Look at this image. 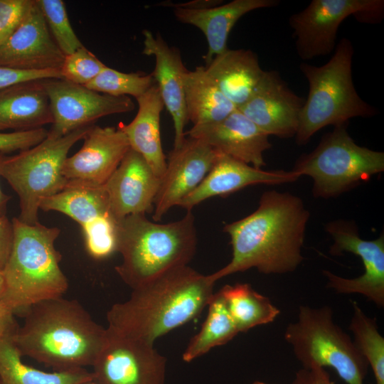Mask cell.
Returning a JSON list of instances; mask_svg holds the SVG:
<instances>
[{
  "mask_svg": "<svg viewBox=\"0 0 384 384\" xmlns=\"http://www.w3.org/2000/svg\"><path fill=\"white\" fill-rule=\"evenodd\" d=\"M309 218L299 197L275 190L264 192L254 212L224 226L232 258L209 274L210 279L215 283L251 268L265 274L294 272L304 260L302 247Z\"/></svg>",
  "mask_w": 384,
  "mask_h": 384,
  "instance_id": "6da1fadb",
  "label": "cell"
},
{
  "mask_svg": "<svg viewBox=\"0 0 384 384\" xmlns=\"http://www.w3.org/2000/svg\"><path fill=\"white\" fill-rule=\"evenodd\" d=\"M214 284L209 275L188 265L173 269L113 304L107 312V327L154 343L197 317L209 304Z\"/></svg>",
  "mask_w": 384,
  "mask_h": 384,
  "instance_id": "7a4b0ae2",
  "label": "cell"
},
{
  "mask_svg": "<svg viewBox=\"0 0 384 384\" xmlns=\"http://www.w3.org/2000/svg\"><path fill=\"white\" fill-rule=\"evenodd\" d=\"M23 313L22 326L11 336L22 356L57 371L92 366L103 344L106 328L77 300L48 299Z\"/></svg>",
  "mask_w": 384,
  "mask_h": 384,
  "instance_id": "3957f363",
  "label": "cell"
},
{
  "mask_svg": "<svg viewBox=\"0 0 384 384\" xmlns=\"http://www.w3.org/2000/svg\"><path fill=\"white\" fill-rule=\"evenodd\" d=\"M196 245L191 210L181 219L164 224L149 220L146 214L129 215L116 225V252L122 260L115 270L134 289L168 271L188 265Z\"/></svg>",
  "mask_w": 384,
  "mask_h": 384,
  "instance_id": "277c9868",
  "label": "cell"
},
{
  "mask_svg": "<svg viewBox=\"0 0 384 384\" xmlns=\"http://www.w3.org/2000/svg\"><path fill=\"white\" fill-rule=\"evenodd\" d=\"M11 222L13 243L2 270L4 288L0 300L16 314L39 302L63 297L68 282L55 247L60 230L39 222L28 225L18 218Z\"/></svg>",
  "mask_w": 384,
  "mask_h": 384,
  "instance_id": "5b68a950",
  "label": "cell"
},
{
  "mask_svg": "<svg viewBox=\"0 0 384 384\" xmlns=\"http://www.w3.org/2000/svg\"><path fill=\"white\" fill-rule=\"evenodd\" d=\"M353 53L351 41L343 38L325 64H300V70L309 83V93L294 136L298 145L306 144L324 127L346 124L351 118L370 117L377 114L376 108L364 101L354 86Z\"/></svg>",
  "mask_w": 384,
  "mask_h": 384,
  "instance_id": "8992f818",
  "label": "cell"
},
{
  "mask_svg": "<svg viewBox=\"0 0 384 384\" xmlns=\"http://www.w3.org/2000/svg\"><path fill=\"white\" fill-rule=\"evenodd\" d=\"M313 180L316 198H335L384 171V153L358 145L347 124L334 127L310 153L302 155L292 170Z\"/></svg>",
  "mask_w": 384,
  "mask_h": 384,
  "instance_id": "52a82bcc",
  "label": "cell"
},
{
  "mask_svg": "<svg viewBox=\"0 0 384 384\" xmlns=\"http://www.w3.org/2000/svg\"><path fill=\"white\" fill-rule=\"evenodd\" d=\"M303 368L330 367L347 384H363L368 364L351 338L334 321L329 306L302 305L284 331Z\"/></svg>",
  "mask_w": 384,
  "mask_h": 384,
  "instance_id": "ba28073f",
  "label": "cell"
},
{
  "mask_svg": "<svg viewBox=\"0 0 384 384\" xmlns=\"http://www.w3.org/2000/svg\"><path fill=\"white\" fill-rule=\"evenodd\" d=\"M93 125V124H92ZM92 125L75 129L63 137L48 135L37 145L6 156L1 176L19 198L18 219L28 225L38 223L41 202L60 192L68 183L62 171L73 146L83 139Z\"/></svg>",
  "mask_w": 384,
  "mask_h": 384,
  "instance_id": "9c48e42d",
  "label": "cell"
},
{
  "mask_svg": "<svg viewBox=\"0 0 384 384\" xmlns=\"http://www.w3.org/2000/svg\"><path fill=\"white\" fill-rule=\"evenodd\" d=\"M383 11V0H312L289 18L297 55L306 60L331 54L344 19L354 16L359 21L375 23Z\"/></svg>",
  "mask_w": 384,
  "mask_h": 384,
  "instance_id": "30bf717a",
  "label": "cell"
},
{
  "mask_svg": "<svg viewBox=\"0 0 384 384\" xmlns=\"http://www.w3.org/2000/svg\"><path fill=\"white\" fill-rule=\"evenodd\" d=\"M96 384H164L166 358L150 343L106 328L92 365Z\"/></svg>",
  "mask_w": 384,
  "mask_h": 384,
  "instance_id": "8fae6325",
  "label": "cell"
},
{
  "mask_svg": "<svg viewBox=\"0 0 384 384\" xmlns=\"http://www.w3.org/2000/svg\"><path fill=\"white\" fill-rule=\"evenodd\" d=\"M333 239L329 252L341 255L351 252L358 256L364 267L363 273L356 278H344L324 270L327 287L339 294H359L378 307L384 306V235L363 240L353 221L334 220L326 225Z\"/></svg>",
  "mask_w": 384,
  "mask_h": 384,
  "instance_id": "7c38bea8",
  "label": "cell"
},
{
  "mask_svg": "<svg viewBox=\"0 0 384 384\" xmlns=\"http://www.w3.org/2000/svg\"><path fill=\"white\" fill-rule=\"evenodd\" d=\"M43 81L53 116L48 135L53 137L92 125L101 117L129 112L135 108L127 96L108 95L63 78Z\"/></svg>",
  "mask_w": 384,
  "mask_h": 384,
  "instance_id": "4fadbf2b",
  "label": "cell"
},
{
  "mask_svg": "<svg viewBox=\"0 0 384 384\" xmlns=\"http://www.w3.org/2000/svg\"><path fill=\"white\" fill-rule=\"evenodd\" d=\"M40 209L62 213L78 223L88 252L102 253L114 244L117 221L110 212L104 185L68 181L60 192L44 198Z\"/></svg>",
  "mask_w": 384,
  "mask_h": 384,
  "instance_id": "5bb4252c",
  "label": "cell"
},
{
  "mask_svg": "<svg viewBox=\"0 0 384 384\" xmlns=\"http://www.w3.org/2000/svg\"><path fill=\"white\" fill-rule=\"evenodd\" d=\"M218 154L204 142L191 137L185 138L178 148H173L154 200V220H160L201 183Z\"/></svg>",
  "mask_w": 384,
  "mask_h": 384,
  "instance_id": "9a60e30c",
  "label": "cell"
},
{
  "mask_svg": "<svg viewBox=\"0 0 384 384\" xmlns=\"http://www.w3.org/2000/svg\"><path fill=\"white\" fill-rule=\"evenodd\" d=\"M304 103L277 71L265 70L251 97L238 110L269 136L290 138L297 132Z\"/></svg>",
  "mask_w": 384,
  "mask_h": 384,
  "instance_id": "2e32d148",
  "label": "cell"
},
{
  "mask_svg": "<svg viewBox=\"0 0 384 384\" xmlns=\"http://www.w3.org/2000/svg\"><path fill=\"white\" fill-rule=\"evenodd\" d=\"M64 58L33 0L21 23L0 46V66L23 70H60Z\"/></svg>",
  "mask_w": 384,
  "mask_h": 384,
  "instance_id": "e0dca14e",
  "label": "cell"
},
{
  "mask_svg": "<svg viewBox=\"0 0 384 384\" xmlns=\"http://www.w3.org/2000/svg\"><path fill=\"white\" fill-rule=\"evenodd\" d=\"M83 139L81 149L66 158L63 175L68 181L103 186L129 150L128 139L119 127L94 124Z\"/></svg>",
  "mask_w": 384,
  "mask_h": 384,
  "instance_id": "ac0fdd59",
  "label": "cell"
},
{
  "mask_svg": "<svg viewBox=\"0 0 384 384\" xmlns=\"http://www.w3.org/2000/svg\"><path fill=\"white\" fill-rule=\"evenodd\" d=\"M159 184L160 178L146 160L130 148L104 184L114 218L151 213Z\"/></svg>",
  "mask_w": 384,
  "mask_h": 384,
  "instance_id": "d6986e66",
  "label": "cell"
},
{
  "mask_svg": "<svg viewBox=\"0 0 384 384\" xmlns=\"http://www.w3.org/2000/svg\"><path fill=\"white\" fill-rule=\"evenodd\" d=\"M186 134L256 169L266 166L263 154L272 147L269 135L238 109L221 121L193 126Z\"/></svg>",
  "mask_w": 384,
  "mask_h": 384,
  "instance_id": "ffe728a7",
  "label": "cell"
},
{
  "mask_svg": "<svg viewBox=\"0 0 384 384\" xmlns=\"http://www.w3.org/2000/svg\"><path fill=\"white\" fill-rule=\"evenodd\" d=\"M299 176L293 171H266L219 152L211 169L201 183L178 206L186 210L215 196H225L255 184L276 185L297 181Z\"/></svg>",
  "mask_w": 384,
  "mask_h": 384,
  "instance_id": "44dd1931",
  "label": "cell"
},
{
  "mask_svg": "<svg viewBox=\"0 0 384 384\" xmlns=\"http://www.w3.org/2000/svg\"><path fill=\"white\" fill-rule=\"evenodd\" d=\"M142 34V53L155 58V68L151 75L164 107L172 117L174 127V149H176L186 138L184 128L188 122L183 84V75L187 69L183 65L180 50L169 46L159 33L154 36L150 31L144 30Z\"/></svg>",
  "mask_w": 384,
  "mask_h": 384,
  "instance_id": "7402d4cb",
  "label": "cell"
},
{
  "mask_svg": "<svg viewBox=\"0 0 384 384\" xmlns=\"http://www.w3.org/2000/svg\"><path fill=\"white\" fill-rule=\"evenodd\" d=\"M278 0H233L227 4L204 9L174 8L176 19L199 28L205 35L208 51L206 65L228 49L229 33L237 21L252 11L277 6Z\"/></svg>",
  "mask_w": 384,
  "mask_h": 384,
  "instance_id": "603a6c76",
  "label": "cell"
},
{
  "mask_svg": "<svg viewBox=\"0 0 384 384\" xmlns=\"http://www.w3.org/2000/svg\"><path fill=\"white\" fill-rule=\"evenodd\" d=\"M43 80L23 82L0 90V132L31 130L53 123Z\"/></svg>",
  "mask_w": 384,
  "mask_h": 384,
  "instance_id": "cb8c5ba5",
  "label": "cell"
},
{
  "mask_svg": "<svg viewBox=\"0 0 384 384\" xmlns=\"http://www.w3.org/2000/svg\"><path fill=\"white\" fill-rule=\"evenodd\" d=\"M136 100L138 111L135 117L127 124L120 123L118 127L125 134L130 148L142 156L161 178L166 168L160 136V116L164 105L156 84Z\"/></svg>",
  "mask_w": 384,
  "mask_h": 384,
  "instance_id": "d4e9b609",
  "label": "cell"
},
{
  "mask_svg": "<svg viewBox=\"0 0 384 384\" xmlns=\"http://www.w3.org/2000/svg\"><path fill=\"white\" fill-rule=\"evenodd\" d=\"M208 75L238 109L251 97L265 71L249 49H227L205 66Z\"/></svg>",
  "mask_w": 384,
  "mask_h": 384,
  "instance_id": "484cf974",
  "label": "cell"
},
{
  "mask_svg": "<svg viewBox=\"0 0 384 384\" xmlns=\"http://www.w3.org/2000/svg\"><path fill=\"white\" fill-rule=\"evenodd\" d=\"M187 118L193 126L223 120L237 110L208 75L205 66L183 75Z\"/></svg>",
  "mask_w": 384,
  "mask_h": 384,
  "instance_id": "4316f807",
  "label": "cell"
},
{
  "mask_svg": "<svg viewBox=\"0 0 384 384\" xmlns=\"http://www.w3.org/2000/svg\"><path fill=\"white\" fill-rule=\"evenodd\" d=\"M9 336L0 337V384H82L92 380L85 368L47 372L25 363Z\"/></svg>",
  "mask_w": 384,
  "mask_h": 384,
  "instance_id": "83f0119b",
  "label": "cell"
},
{
  "mask_svg": "<svg viewBox=\"0 0 384 384\" xmlns=\"http://www.w3.org/2000/svg\"><path fill=\"white\" fill-rule=\"evenodd\" d=\"M218 292L239 333L268 324L280 313L268 297L256 292L247 283L227 284Z\"/></svg>",
  "mask_w": 384,
  "mask_h": 384,
  "instance_id": "f1b7e54d",
  "label": "cell"
},
{
  "mask_svg": "<svg viewBox=\"0 0 384 384\" xmlns=\"http://www.w3.org/2000/svg\"><path fill=\"white\" fill-rule=\"evenodd\" d=\"M208 314L201 330L190 341L182 355L189 363L213 348L231 341L239 331L219 292L214 293L208 304Z\"/></svg>",
  "mask_w": 384,
  "mask_h": 384,
  "instance_id": "f546056e",
  "label": "cell"
},
{
  "mask_svg": "<svg viewBox=\"0 0 384 384\" xmlns=\"http://www.w3.org/2000/svg\"><path fill=\"white\" fill-rule=\"evenodd\" d=\"M352 306L349 329L353 334V342L370 365L376 384H384V338L375 319L369 317L356 302H352Z\"/></svg>",
  "mask_w": 384,
  "mask_h": 384,
  "instance_id": "4dcf8cb0",
  "label": "cell"
},
{
  "mask_svg": "<svg viewBox=\"0 0 384 384\" xmlns=\"http://www.w3.org/2000/svg\"><path fill=\"white\" fill-rule=\"evenodd\" d=\"M155 84L151 73H123L106 65L95 78L85 86L111 96H132L137 99Z\"/></svg>",
  "mask_w": 384,
  "mask_h": 384,
  "instance_id": "1f68e13d",
  "label": "cell"
},
{
  "mask_svg": "<svg viewBox=\"0 0 384 384\" xmlns=\"http://www.w3.org/2000/svg\"><path fill=\"white\" fill-rule=\"evenodd\" d=\"M48 28L65 55L83 45L70 23L65 3L62 0H36Z\"/></svg>",
  "mask_w": 384,
  "mask_h": 384,
  "instance_id": "d6a6232c",
  "label": "cell"
},
{
  "mask_svg": "<svg viewBox=\"0 0 384 384\" xmlns=\"http://www.w3.org/2000/svg\"><path fill=\"white\" fill-rule=\"evenodd\" d=\"M105 66L83 46L73 53L65 55L60 71L63 79L85 86L95 78Z\"/></svg>",
  "mask_w": 384,
  "mask_h": 384,
  "instance_id": "836d02e7",
  "label": "cell"
},
{
  "mask_svg": "<svg viewBox=\"0 0 384 384\" xmlns=\"http://www.w3.org/2000/svg\"><path fill=\"white\" fill-rule=\"evenodd\" d=\"M33 0H0V46L16 30Z\"/></svg>",
  "mask_w": 384,
  "mask_h": 384,
  "instance_id": "e575fe53",
  "label": "cell"
},
{
  "mask_svg": "<svg viewBox=\"0 0 384 384\" xmlns=\"http://www.w3.org/2000/svg\"><path fill=\"white\" fill-rule=\"evenodd\" d=\"M48 131L38 128L26 131L0 132V152L8 153L28 149L44 140Z\"/></svg>",
  "mask_w": 384,
  "mask_h": 384,
  "instance_id": "d590c367",
  "label": "cell"
},
{
  "mask_svg": "<svg viewBox=\"0 0 384 384\" xmlns=\"http://www.w3.org/2000/svg\"><path fill=\"white\" fill-rule=\"evenodd\" d=\"M62 78L60 70H23L0 66V90L23 82Z\"/></svg>",
  "mask_w": 384,
  "mask_h": 384,
  "instance_id": "8d00e7d4",
  "label": "cell"
},
{
  "mask_svg": "<svg viewBox=\"0 0 384 384\" xmlns=\"http://www.w3.org/2000/svg\"><path fill=\"white\" fill-rule=\"evenodd\" d=\"M292 384H334L325 368L314 366L299 370Z\"/></svg>",
  "mask_w": 384,
  "mask_h": 384,
  "instance_id": "74e56055",
  "label": "cell"
},
{
  "mask_svg": "<svg viewBox=\"0 0 384 384\" xmlns=\"http://www.w3.org/2000/svg\"><path fill=\"white\" fill-rule=\"evenodd\" d=\"M14 238L11 220L6 216L0 217V270H3L9 258Z\"/></svg>",
  "mask_w": 384,
  "mask_h": 384,
  "instance_id": "f35d334b",
  "label": "cell"
},
{
  "mask_svg": "<svg viewBox=\"0 0 384 384\" xmlns=\"http://www.w3.org/2000/svg\"><path fill=\"white\" fill-rule=\"evenodd\" d=\"M15 313L0 300V337H11L17 330Z\"/></svg>",
  "mask_w": 384,
  "mask_h": 384,
  "instance_id": "ab89813d",
  "label": "cell"
},
{
  "mask_svg": "<svg viewBox=\"0 0 384 384\" xmlns=\"http://www.w3.org/2000/svg\"><path fill=\"white\" fill-rule=\"evenodd\" d=\"M223 1L220 0H195L186 3L175 4L171 2H162L157 5L171 6L174 8H185V9H204L215 6L221 4Z\"/></svg>",
  "mask_w": 384,
  "mask_h": 384,
  "instance_id": "60d3db41",
  "label": "cell"
},
{
  "mask_svg": "<svg viewBox=\"0 0 384 384\" xmlns=\"http://www.w3.org/2000/svg\"><path fill=\"white\" fill-rule=\"evenodd\" d=\"M6 155L4 153L0 152V176H1V170L3 162L6 158ZM11 196L4 193L1 187H0V217L6 216L7 203L10 200Z\"/></svg>",
  "mask_w": 384,
  "mask_h": 384,
  "instance_id": "b9f144b4",
  "label": "cell"
},
{
  "mask_svg": "<svg viewBox=\"0 0 384 384\" xmlns=\"http://www.w3.org/2000/svg\"><path fill=\"white\" fill-rule=\"evenodd\" d=\"M4 288V278L3 272L1 270H0V296L3 292Z\"/></svg>",
  "mask_w": 384,
  "mask_h": 384,
  "instance_id": "7bdbcfd3",
  "label": "cell"
},
{
  "mask_svg": "<svg viewBox=\"0 0 384 384\" xmlns=\"http://www.w3.org/2000/svg\"><path fill=\"white\" fill-rule=\"evenodd\" d=\"M252 384H269V383L257 380V381L253 382Z\"/></svg>",
  "mask_w": 384,
  "mask_h": 384,
  "instance_id": "ee69618b",
  "label": "cell"
},
{
  "mask_svg": "<svg viewBox=\"0 0 384 384\" xmlns=\"http://www.w3.org/2000/svg\"><path fill=\"white\" fill-rule=\"evenodd\" d=\"M82 384H96V383L92 380L87 381L86 383H84Z\"/></svg>",
  "mask_w": 384,
  "mask_h": 384,
  "instance_id": "f6af8a7d",
  "label": "cell"
}]
</instances>
